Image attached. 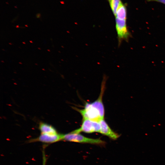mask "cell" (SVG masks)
<instances>
[{
	"label": "cell",
	"mask_w": 165,
	"mask_h": 165,
	"mask_svg": "<svg viewBox=\"0 0 165 165\" xmlns=\"http://www.w3.org/2000/svg\"><path fill=\"white\" fill-rule=\"evenodd\" d=\"M115 16L120 20H126L127 19L126 8L122 2L117 8Z\"/></svg>",
	"instance_id": "ba28073f"
},
{
	"label": "cell",
	"mask_w": 165,
	"mask_h": 165,
	"mask_svg": "<svg viewBox=\"0 0 165 165\" xmlns=\"http://www.w3.org/2000/svg\"><path fill=\"white\" fill-rule=\"evenodd\" d=\"M116 27L117 32L119 44L122 41L128 40L130 36L126 23V20H122L116 18Z\"/></svg>",
	"instance_id": "277c9868"
},
{
	"label": "cell",
	"mask_w": 165,
	"mask_h": 165,
	"mask_svg": "<svg viewBox=\"0 0 165 165\" xmlns=\"http://www.w3.org/2000/svg\"><path fill=\"white\" fill-rule=\"evenodd\" d=\"M108 1L113 13L115 16L117 8L121 2L120 0H109Z\"/></svg>",
	"instance_id": "9c48e42d"
},
{
	"label": "cell",
	"mask_w": 165,
	"mask_h": 165,
	"mask_svg": "<svg viewBox=\"0 0 165 165\" xmlns=\"http://www.w3.org/2000/svg\"><path fill=\"white\" fill-rule=\"evenodd\" d=\"M43 164L42 165H46V157L45 154L44 152H43Z\"/></svg>",
	"instance_id": "8fae6325"
},
{
	"label": "cell",
	"mask_w": 165,
	"mask_h": 165,
	"mask_svg": "<svg viewBox=\"0 0 165 165\" xmlns=\"http://www.w3.org/2000/svg\"><path fill=\"white\" fill-rule=\"evenodd\" d=\"M148 1H155L160 2L165 5V0H147Z\"/></svg>",
	"instance_id": "30bf717a"
},
{
	"label": "cell",
	"mask_w": 165,
	"mask_h": 165,
	"mask_svg": "<svg viewBox=\"0 0 165 165\" xmlns=\"http://www.w3.org/2000/svg\"><path fill=\"white\" fill-rule=\"evenodd\" d=\"M63 134H57L51 135L41 134L37 138L31 140V142L39 141L44 143H52L62 140Z\"/></svg>",
	"instance_id": "5b68a950"
},
{
	"label": "cell",
	"mask_w": 165,
	"mask_h": 165,
	"mask_svg": "<svg viewBox=\"0 0 165 165\" xmlns=\"http://www.w3.org/2000/svg\"><path fill=\"white\" fill-rule=\"evenodd\" d=\"M100 129L101 124L100 122L88 119H83L81 127L72 132L76 133H79L82 132L87 133L95 132L100 133Z\"/></svg>",
	"instance_id": "3957f363"
},
{
	"label": "cell",
	"mask_w": 165,
	"mask_h": 165,
	"mask_svg": "<svg viewBox=\"0 0 165 165\" xmlns=\"http://www.w3.org/2000/svg\"></svg>",
	"instance_id": "4fadbf2b"
},
{
	"label": "cell",
	"mask_w": 165,
	"mask_h": 165,
	"mask_svg": "<svg viewBox=\"0 0 165 165\" xmlns=\"http://www.w3.org/2000/svg\"><path fill=\"white\" fill-rule=\"evenodd\" d=\"M62 140L98 145H104L105 142L100 139H94L86 137L79 133L72 132L66 134H63Z\"/></svg>",
	"instance_id": "7a4b0ae2"
},
{
	"label": "cell",
	"mask_w": 165,
	"mask_h": 165,
	"mask_svg": "<svg viewBox=\"0 0 165 165\" xmlns=\"http://www.w3.org/2000/svg\"><path fill=\"white\" fill-rule=\"evenodd\" d=\"M39 130L41 134L54 135L58 134L56 129L51 125L41 122L39 125Z\"/></svg>",
	"instance_id": "52a82bcc"
},
{
	"label": "cell",
	"mask_w": 165,
	"mask_h": 165,
	"mask_svg": "<svg viewBox=\"0 0 165 165\" xmlns=\"http://www.w3.org/2000/svg\"><path fill=\"white\" fill-rule=\"evenodd\" d=\"M106 77H103L101 84V93L97 99L91 103H87L83 109H77L82 116L83 119H88L100 122L104 119L105 110L102 98L105 90Z\"/></svg>",
	"instance_id": "6da1fadb"
},
{
	"label": "cell",
	"mask_w": 165,
	"mask_h": 165,
	"mask_svg": "<svg viewBox=\"0 0 165 165\" xmlns=\"http://www.w3.org/2000/svg\"><path fill=\"white\" fill-rule=\"evenodd\" d=\"M100 123L101 124L100 133L114 140H117L119 137L120 135L111 129L104 119L101 120Z\"/></svg>",
	"instance_id": "8992f818"
},
{
	"label": "cell",
	"mask_w": 165,
	"mask_h": 165,
	"mask_svg": "<svg viewBox=\"0 0 165 165\" xmlns=\"http://www.w3.org/2000/svg\"><path fill=\"white\" fill-rule=\"evenodd\" d=\"M36 16L38 18H40V14H39V13L37 14L36 15Z\"/></svg>",
	"instance_id": "7c38bea8"
}]
</instances>
